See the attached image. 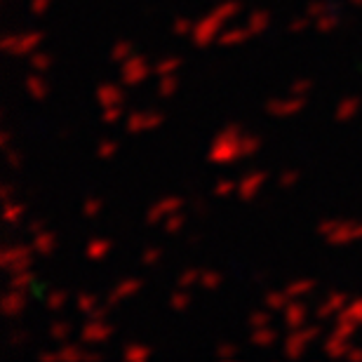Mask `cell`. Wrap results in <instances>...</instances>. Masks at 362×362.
Segmentation results:
<instances>
[{
	"label": "cell",
	"instance_id": "obj_1",
	"mask_svg": "<svg viewBox=\"0 0 362 362\" xmlns=\"http://www.w3.org/2000/svg\"><path fill=\"white\" fill-rule=\"evenodd\" d=\"M43 40L40 33H26V35H7L3 40V50L10 52V54L19 56V54H28V52L33 50L35 45Z\"/></svg>",
	"mask_w": 362,
	"mask_h": 362
},
{
	"label": "cell",
	"instance_id": "obj_2",
	"mask_svg": "<svg viewBox=\"0 0 362 362\" xmlns=\"http://www.w3.org/2000/svg\"><path fill=\"white\" fill-rule=\"evenodd\" d=\"M3 266L12 273H19V271H28L31 266V252L28 247H12V250H5L3 254Z\"/></svg>",
	"mask_w": 362,
	"mask_h": 362
},
{
	"label": "cell",
	"instance_id": "obj_3",
	"mask_svg": "<svg viewBox=\"0 0 362 362\" xmlns=\"http://www.w3.org/2000/svg\"><path fill=\"white\" fill-rule=\"evenodd\" d=\"M148 75V66H146V59L137 56V59H129L127 66L123 68V78L127 85H134V83H141V80Z\"/></svg>",
	"mask_w": 362,
	"mask_h": 362
},
{
	"label": "cell",
	"instance_id": "obj_4",
	"mask_svg": "<svg viewBox=\"0 0 362 362\" xmlns=\"http://www.w3.org/2000/svg\"><path fill=\"white\" fill-rule=\"evenodd\" d=\"M179 209H181V200H179V198H165V200L156 202V205L150 207V212H148V223L160 221V217H167V214L179 212Z\"/></svg>",
	"mask_w": 362,
	"mask_h": 362
},
{
	"label": "cell",
	"instance_id": "obj_5",
	"mask_svg": "<svg viewBox=\"0 0 362 362\" xmlns=\"http://www.w3.org/2000/svg\"><path fill=\"white\" fill-rule=\"evenodd\" d=\"M160 123H162V116H158V113H134V116L129 118L127 129L129 132H144V129L156 127V125H160Z\"/></svg>",
	"mask_w": 362,
	"mask_h": 362
},
{
	"label": "cell",
	"instance_id": "obj_6",
	"mask_svg": "<svg viewBox=\"0 0 362 362\" xmlns=\"http://www.w3.org/2000/svg\"><path fill=\"white\" fill-rule=\"evenodd\" d=\"M303 104H306V101H303V97H294V99L290 101V104H287V101H271V104H268V113H273V116H292V113H296L299 111L301 106H303Z\"/></svg>",
	"mask_w": 362,
	"mask_h": 362
},
{
	"label": "cell",
	"instance_id": "obj_7",
	"mask_svg": "<svg viewBox=\"0 0 362 362\" xmlns=\"http://www.w3.org/2000/svg\"><path fill=\"white\" fill-rule=\"evenodd\" d=\"M108 336H111V327L106 322H89L83 329V341H87V344H92V341L99 344V341H106Z\"/></svg>",
	"mask_w": 362,
	"mask_h": 362
},
{
	"label": "cell",
	"instance_id": "obj_8",
	"mask_svg": "<svg viewBox=\"0 0 362 362\" xmlns=\"http://www.w3.org/2000/svg\"><path fill=\"white\" fill-rule=\"evenodd\" d=\"M97 97H99V101L104 106H116V104H120V101L125 99L123 89L116 87V85H101V87L97 89Z\"/></svg>",
	"mask_w": 362,
	"mask_h": 362
},
{
	"label": "cell",
	"instance_id": "obj_9",
	"mask_svg": "<svg viewBox=\"0 0 362 362\" xmlns=\"http://www.w3.org/2000/svg\"><path fill=\"white\" fill-rule=\"evenodd\" d=\"M219 26H221V19H219L217 14H212V19H209V22L205 19L200 26L195 28V40H198V45H205V35H207V40H209L214 33H217Z\"/></svg>",
	"mask_w": 362,
	"mask_h": 362
},
{
	"label": "cell",
	"instance_id": "obj_10",
	"mask_svg": "<svg viewBox=\"0 0 362 362\" xmlns=\"http://www.w3.org/2000/svg\"><path fill=\"white\" fill-rule=\"evenodd\" d=\"M344 303H346V296L344 294H329L327 299L322 301V306L318 308V318H329L332 313L341 311V308H344Z\"/></svg>",
	"mask_w": 362,
	"mask_h": 362
},
{
	"label": "cell",
	"instance_id": "obj_11",
	"mask_svg": "<svg viewBox=\"0 0 362 362\" xmlns=\"http://www.w3.org/2000/svg\"><path fill=\"white\" fill-rule=\"evenodd\" d=\"M24 308V296L19 294V290H12L10 294H5L3 299V313L5 315H19Z\"/></svg>",
	"mask_w": 362,
	"mask_h": 362
},
{
	"label": "cell",
	"instance_id": "obj_12",
	"mask_svg": "<svg viewBox=\"0 0 362 362\" xmlns=\"http://www.w3.org/2000/svg\"><path fill=\"white\" fill-rule=\"evenodd\" d=\"M263 179H266V174H263V172H254L252 177L242 179V181H240V186H238V188H240V195H242V198H252V195L256 193V188L261 186Z\"/></svg>",
	"mask_w": 362,
	"mask_h": 362
},
{
	"label": "cell",
	"instance_id": "obj_13",
	"mask_svg": "<svg viewBox=\"0 0 362 362\" xmlns=\"http://www.w3.org/2000/svg\"><path fill=\"white\" fill-rule=\"evenodd\" d=\"M141 287V282L139 280H125V282H120L118 284V290L113 292L111 296H108V306H113V303H118L120 299H125L127 294H134V292L139 290Z\"/></svg>",
	"mask_w": 362,
	"mask_h": 362
},
{
	"label": "cell",
	"instance_id": "obj_14",
	"mask_svg": "<svg viewBox=\"0 0 362 362\" xmlns=\"http://www.w3.org/2000/svg\"><path fill=\"white\" fill-rule=\"evenodd\" d=\"M306 344H308V339H306V334L303 332H299V334H292L290 339H287V355L290 357H296L299 353H303V348H306Z\"/></svg>",
	"mask_w": 362,
	"mask_h": 362
},
{
	"label": "cell",
	"instance_id": "obj_15",
	"mask_svg": "<svg viewBox=\"0 0 362 362\" xmlns=\"http://www.w3.org/2000/svg\"><path fill=\"white\" fill-rule=\"evenodd\" d=\"M348 351V344H346V339L341 334H336V336H332V339L325 344V353L327 355H332V357H339V355H344V353Z\"/></svg>",
	"mask_w": 362,
	"mask_h": 362
},
{
	"label": "cell",
	"instance_id": "obj_16",
	"mask_svg": "<svg viewBox=\"0 0 362 362\" xmlns=\"http://www.w3.org/2000/svg\"><path fill=\"white\" fill-rule=\"evenodd\" d=\"M108 250H111V242H108V240L97 238V240H92V242L87 245V256H89V259H101V256L108 254Z\"/></svg>",
	"mask_w": 362,
	"mask_h": 362
},
{
	"label": "cell",
	"instance_id": "obj_17",
	"mask_svg": "<svg viewBox=\"0 0 362 362\" xmlns=\"http://www.w3.org/2000/svg\"><path fill=\"white\" fill-rule=\"evenodd\" d=\"M357 108H360V99H357V97H348V99L336 108V120H348Z\"/></svg>",
	"mask_w": 362,
	"mask_h": 362
},
{
	"label": "cell",
	"instance_id": "obj_18",
	"mask_svg": "<svg viewBox=\"0 0 362 362\" xmlns=\"http://www.w3.org/2000/svg\"><path fill=\"white\" fill-rule=\"evenodd\" d=\"M35 250H38L40 254H50V252L54 250V235H52L50 231H40V233L35 235Z\"/></svg>",
	"mask_w": 362,
	"mask_h": 362
},
{
	"label": "cell",
	"instance_id": "obj_19",
	"mask_svg": "<svg viewBox=\"0 0 362 362\" xmlns=\"http://www.w3.org/2000/svg\"><path fill=\"white\" fill-rule=\"evenodd\" d=\"M275 339H278V334H275L273 329H268V325L266 327H256V332L252 334V341L256 346H271Z\"/></svg>",
	"mask_w": 362,
	"mask_h": 362
},
{
	"label": "cell",
	"instance_id": "obj_20",
	"mask_svg": "<svg viewBox=\"0 0 362 362\" xmlns=\"http://www.w3.org/2000/svg\"><path fill=\"white\" fill-rule=\"evenodd\" d=\"M252 31H245V28H231V31H226V33H221V45H235L240 43V40H247V35H250Z\"/></svg>",
	"mask_w": 362,
	"mask_h": 362
},
{
	"label": "cell",
	"instance_id": "obj_21",
	"mask_svg": "<svg viewBox=\"0 0 362 362\" xmlns=\"http://www.w3.org/2000/svg\"><path fill=\"white\" fill-rule=\"evenodd\" d=\"M26 87H28V92H31L35 99H43V97L47 94V85H45V80L38 78V75H31V78L26 80Z\"/></svg>",
	"mask_w": 362,
	"mask_h": 362
},
{
	"label": "cell",
	"instance_id": "obj_22",
	"mask_svg": "<svg viewBox=\"0 0 362 362\" xmlns=\"http://www.w3.org/2000/svg\"><path fill=\"white\" fill-rule=\"evenodd\" d=\"M303 315H306V308L299 306V303H292L290 308H287V313H284V320H287V325L290 327H299V320H303Z\"/></svg>",
	"mask_w": 362,
	"mask_h": 362
},
{
	"label": "cell",
	"instance_id": "obj_23",
	"mask_svg": "<svg viewBox=\"0 0 362 362\" xmlns=\"http://www.w3.org/2000/svg\"><path fill=\"white\" fill-rule=\"evenodd\" d=\"M268 26V14L266 12H252L250 14V31L252 33H261Z\"/></svg>",
	"mask_w": 362,
	"mask_h": 362
},
{
	"label": "cell",
	"instance_id": "obj_24",
	"mask_svg": "<svg viewBox=\"0 0 362 362\" xmlns=\"http://www.w3.org/2000/svg\"><path fill=\"white\" fill-rule=\"evenodd\" d=\"M238 146H240V156H252V153L259 150V139L256 137H240Z\"/></svg>",
	"mask_w": 362,
	"mask_h": 362
},
{
	"label": "cell",
	"instance_id": "obj_25",
	"mask_svg": "<svg viewBox=\"0 0 362 362\" xmlns=\"http://www.w3.org/2000/svg\"><path fill=\"white\" fill-rule=\"evenodd\" d=\"M200 284L205 290H217L221 284V275L214 273V271H207V273H200Z\"/></svg>",
	"mask_w": 362,
	"mask_h": 362
},
{
	"label": "cell",
	"instance_id": "obj_26",
	"mask_svg": "<svg viewBox=\"0 0 362 362\" xmlns=\"http://www.w3.org/2000/svg\"><path fill=\"white\" fill-rule=\"evenodd\" d=\"M313 287H315V282H313V280H299V282H292V284H290V290H287V294H290V296L306 294V292H311Z\"/></svg>",
	"mask_w": 362,
	"mask_h": 362
},
{
	"label": "cell",
	"instance_id": "obj_27",
	"mask_svg": "<svg viewBox=\"0 0 362 362\" xmlns=\"http://www.w3.org/2000/svg\"><path fill=\"white\" fill-rule=\"evenodd\" d=\"M287 296H290V294H282V292H268V294H266V306L273 308V311H278V308L284 306Z\"/></svg>",
	"mask_w": 362,
	"mask_h": 362
},
{
	"label": "cell",
	"instance_id": "obj_28",
	"mask_svg": "<svg viewBox=\"0 0 362 362\" xmlns=\"http://www.w3.org/2000/svg\"><path fill=\"white\" fill-rule=\"evenodd\" d=\"M33 282V275L28 271H19L14 278H12V290H26V284Z\"/></svg>",
	"mask_w": 362,
	"mask_h": 362
},
{
	"label": "cell",
	"instance_id": "obj_29",
	"mask_svg": "<svg viewBox=\"0 0 362 362\" xmlns=\"http://www.w3.org/2000/svg\"><path fill=\"white\" fill-rule=\"evenodd\" d=\"M334 10V5L332 3H313V5H308V17H322V14H327V12Z\"/></svg>",
	"mask_w": 362,
	"mask_h": 362
},
{
	"label": "cell",
	"instance_id": "obj_30",
	"mask_svg": "<svg viewBox=\"0 0 362 362\" xmlns=\"http://www.w3.org/2000/svg\"><path fill=\"white\" fill-rule=\"evenodd\" d=\"M177 89V78L174 75H162L160 80V87H158V92H160V97H169Z\"/></svg>",
	"mask_w": 362,
	"mask_h": 362
},
{
	"label": "cell",
	"instance_id": "obj_31",
	"mask_svg": "<svg viewBox=\"0 0 362 362\" xmlns=\"http://www.w3.org/2000/svg\"><path fill=\"white\" fill-rule=\"evenodd\" d=\"M181 226H184V214H179V212H172L167 217V221H165V228H167V233H177Z\"/></svg>",
	"mask_w": 362,
	"mask_h": 362
},
{
	"label": "cell",
	"instance_id": "obj_32",
	"mask_svg": "<svg viewBox=\"0 0 362 362\" xmlns=\"http://www.w3.org/2000/svg\"><path fill=\"white\" fill-rule=\"evenodd\" d=\"M52 64V56L50 54H43V52H38V54L31 56V66L35 68V71H45V68H50Z\"/></svg>",
	"mask_w": 362,
	"mask_h": 362
},
{
	"label": "cell",
	"instance_id": "obj_33",
	"mask_svg": "<svg viewBox=\"0 0 362 362\" xmlns=\"http://www.w3.org/2000/svg\"><path fill=\"white\" fill-rule=\"evenodd\" d=\"M150 351L148 348H137V346H127L125 348V357L127 360H144V357H148Z\"/></svg>",
	"mask_w": 362,
	"mask_h": 362
},
{
	"label": "cell",
	"instance_id": "obj_34",
	"mask_svg": "<svg viewBox=\"0 0 362 362\" xmlns=\"http://www.w3.org/2000/svg\"><path fill=\"white\" fill-rule=\"evenodd\" d=\"M238 10H240V5H238V3H226V5H221L217 12H214V14H217V17L223 22V19L233 17V14H235V12H238Z\"/></svg>",
	"mask_w": 362,
	"mask_h": 362
},
{
	"label": "cell",
	"instance_id": "obj_35",
	"mask_svg": "<svg viewBox=\"0 0 362 362\" xmlns=\"http://www.w3.org/2000/svg\"><path fill=\"white\" fill-rule=\"evenodd\" d=\"M94 303H97V296H92V294H80L78 296V306H80V311H85V313H92L94 311Z\"/></svg>",
	"mask_w": 362,
	"mask_h": 362
},
{
	"label": "cell",
	"instance_id": "obj_36",
	"mask_svg": "<svg viewBox=\"0 0 362 362\" xmlns=\"http://www.w3.org/2000/svg\"><path fill=\"white\" fill-rule=\"evenodd\" d=\"M129 52H132V45L125 43V40H123V43H118V47L111 52V56L116 59V62H123V59L129 54Z\"/></svg>",
	"mask_w": 362,
	"mask_h": 362
},
{
	"label": "cell",
	"instance_id": "obj_37",
	"mask_svg": "<svg viewBox=\"0 0 362 362\" xmlns=\"http://www.w3.org/2000/svg\"><path fill=\"white\" fill-rule=\"evenodd\" d=\"M355 320H346V315H341V327H336V334H341V336H348V334H353L355 332Z\"/></svg>",
	"mask_w": 362,
	"mask_h": 362
},
{
	"label": "cell",
	"instance_id": "obj_38",
	"mask_svg": "<svg viewBox=\"0 0 362 362\" xmlns=\"http://www.w3.org/2000/svg\"><path fill=\"white\" fill-rule=\"evenodd\" d=\"M68 325L66 322H54V327H52V336H54L56 341H66V336H68Z\"/></svg>",
	"mask_w": 362,
	"mask_h": 362
},
{
	"label": "cell",
	"instance_id": "obj_39",
	"mask_svg": "<svg viewBox=\"0 0 362 362\" xmlns=\"http://www.w3.org/2000/svg\"><path fill=\"white\" fill-rule=\"evenodd\" d=\"M177 66H179V59H174V56H172V59H165L160 66H156V73H158V75H167V73L174 71Z\"/></svg>",
	"mask_w": 362,
	"mask_h": 362
},
{
	"label": "cell",
	"instance_id": "obj_40",
	"mask_svg": "<svg viewBox=\"0 0 362 362\" xmlns=\"http://www.w3.org/2000/svg\"><path fill=\"white\" fill-rule=\"evenodd\" d=\"M5 209H7V212H5V221H7V223H14L19 217H22V212H24V207H22V205L14 207V205H10V202H7Z\"/></svg>",
	"mask_w": 362,
	"mask_h": 362
},
{
	"label": "cell",
	"instance_id": "obj_41",
	"mask_svg": "<svg viewBox=\"0 0 362 362\" xmlns=\"http://www.w3.org/2000/svg\"><path fill=\"white\" fill-rule=\"evenodd\" d=\"M169 301H172V306L177 308V311H184V308L188 306L190 296H188V294H184V292H177V294H174V296H172V299H169Z\"/></svg>",
	"mask_w": 362,
	"mask_h": 362
},
{
	"label": "cell",
	"instance_id": "obj_42",
	"mask_svg": "<svg viewBox=\"0 0 362 362\" xmlns=\"http://www.w3.org/2000/svg\"><path fill=\"white\" fill-rule=\"evenodd\" d=\"M268 313H261V311H256V313H252L250 315V325L252 327H266L268 325Z\"/></svg>",
	"mask_w": 362,
	"mask_h": 362
},
{
	"label": "cell",
	"instance_id": "obj_43",
	"mask_svg": "<svg viewBox=\"0 0 362 362\" xmlns=\"http://www.w3.org/2000/svg\"><path fill=\"white\" fill-rule=\"evenodd\" d=\"M336 24H339V19L332 14V17H318V28L320 31H332V28H336Z\"/></svg>",
	"mask_w": 362,
	"mask_h": 362
},
{
	"label": "cell",
	"instance_id": "obj_44",
	"mask_svg": "<svg viewBox=\"0 0 362 362\" xmlns=\"http://www.w3.org/2000/svg\"><path fill=\"white\" fill-rule=\"evenodd\" d=\"M78 357H83V353L78 348H73V346H66V348L59 351V360H78Z\"/></svg>",
	"mask_w": 362,
	"mask_h": 362
},
{
	"label": "cell",
	"instance_id": "obj_45",
	"mask_svg": "<svg viewBox=\"0 0 362 362\" xmlns=\"http://www.w3.org/2000/svg\"><path fill=\"white\" fill-rule=\"evenodd\" d=\"M101 209V202L97 200V198H89L87 202H85V217H97Z\"/></svg>",
	"mask_w": 362,
	"mask_h": 362
},
{
	"label": "cell",
	"instance_id": "obj_46",
	"mask_svg": "<svg viewBox=\"0 0 362 362\" xmlns=\"http://www.w3.org/2000/svg\"><path fill=\"white\" fill-rule=\"evenodd\" d=\"M64 301H66V292H54V294H50V299H47V306H50V308H62Z\"/></svg>",
	"mask_w": 362,
	"mask_h": 362
},
{
	"label": "cell",
	"instance_id": "obj_47",
	"mask_svg": "<svg viewBox=\"0 0 362 362\" xmlns=\"http://www.w3.org/2000/svg\"><path fill=\"white\" fill-rule=\"evenodd\" d=\"M116 148H118L116 141H101V144H99V156L101 158H111L113 153H116Z\"/></svg>",
	"mask_w": 362,
	"mask_h": 362
},
{
	"label": "cell",
	"instance_id": "obj_48",
	"mask_svg": "<svg viewBox=\"0 0 362 362\" xmlns=\"http://www.w3.org/2000/svg\"><path fill=\"white\" fill-rule=\"evenodd\" d=\"M235 190V181H219L217 188H214V193L217 195H231Z\"/></svg>",
	"mask_w": 362,
	"mask_h": 362
},
{
	"label": "cell",
	"instance_id": "obj_49",
	"mask_svg": "<svg viewBox=\"0 0 362 362\" xmlns=\"http://www.w3.org/2000/svg\"><path fill=\"white\" fill-rule=\"evenodd\" d=\"M195 280H200V273L198 271H186L181 278H179V287H186V284H193Z\"/></svg>",
	"mask_w": 362,
	"mask_h": 362
},
{
	"label": "cell",
	"instance_id": "obj_50",
	"mask_svg": "<svg viewBox=\"0 0 362 362\" xmlns=\"http://www.w3.org/2000/svg\"><path fill=\"white\" fill-rule=\"evenodd\" d=\"M118 118H120V106H106V111H104V120L106 123H116Z\"/></svg>",
	"mask_w": 362,
	"mask_h": 362
},
{
	"label": "cell",
	"instance_id": "obj_51",
	"mask_svg": "<svg viewBox=\"0 0 362 362\" xmlns=\"http://www.w3.org/2000/svg\"><path fill=\"white\" fill-rule=\"evenodd\" d=\"M188 31H190V22H186V19H177V24H174V33L186 35Z\"/></svg>",
	"mask_w": 362,
	"mask_h": 362
},
{
	"label": "cell",
	"instance_id": "obj_52",
	"mask_svg": "<svg viewBox=\"0 0 362 362\" xmlns=\"http://www.w3.org/2000/svg\"><path fill=\"white\" fill-rule=\"evenodd\" d=\"M296 179H299V172H284L280 177V186H292Z\"/></svg>",
	"mask_w": 362,
	"mask_h": 362
},
{
	"label": "cell",
	"instance_id": "obj_53",
	"mask_svg": "<svg viewBox=\"0 0 362 362\" xmlns=\"http://www.w3.org/2000/svg\"><path fill=\"white\" fill-rule=\"evenodd\" d=\"M47 3H50V0H33V3H31V10H33L35 14H43V12L47 10Z\"/></svg>",
	"mask_w": 362,
	"mask_h": 362
},
{
	"label": "cell",
	"instance_id": "obj_54",
	"mask_svg": "<svg viewBox=\"0 0 362 362\" xmlns=\"http://www.w3.org/2000/svg\"><path fill=\"white\" fill-rule=\"evenodd\" d=\"M308 87H311V80H299V83L292 85V92H294V94H299V92H306Z\"/></svg>",
	"mask_w": 362,
	"mask_h": 362
},
{
	"label": "cell",
	"instance_id": "obj_55",
	"mask_svg": "<svg viewBox=\"0 0 362 362\" xmlns=\"http://www.w3.org/2000/svg\"><path fill=\"white\" fill-rule=\"evenodd\" d=\"M158 256H160V250H156V247H153V250H148L144 254V263H153V261H158Z\"/></svg>",
	"mask_w": 362,
	"mask_h": 362
},
{
	"label": "cell",
	"instance_id": "obj_56",
	"mask_svg": "<svg viewBox=\"0 0 362 362\" xmlns=\"http://www.w3.org/2000/svg\"><path fill=\"white\" fill-rule=\"evenodd\" d=\"M235 355V348L233 346H219V357H233Z\"/></svg>",
	"mask_w": 362,
	"mask_h": 362
},
{
	"label": "cell",
	"instance_id": "obj_57",
	"mask_svg": "<svg viewBox=\"0 0 362 362\" xmlns=\"http://www.w3.org/2000/svg\"><path fill=\"white\" fill-rule=\"evenodd\" d=\"M306 24H308V19H294V22H292V26H290V31H303V28H306Z\"/></svg>",
	"mask_w": 362,
	"mask_h": 362
},
{
	"label": "cell",
	"instance_id": "obj_58",
	"mask_svg": "<svg viewBox=\"0 0 362 362\" xmlns=\"http://www.w3.org/2000/svg\"><path fill=\"white\" fill-rule=\"evenodd\" d=\"M7 160H10L12 167H19V165H22V158H17V153H14V150H7Z\"/></svg>",
	"mask_w": 362,
	"mask_h": 362
},
{
	"label": "cell",
	"instance_id": "obj_59",
	"mask_svg": "<svg viewBox=\"0 0 362 362\" xmlns=\"http://www.w3.org/2000/svg\"><path fill=\"white\" fill-rule=\"evenodd\" d=\"M346 355L351 357V360H362V348H351Z\"/></svg>",
	"mask_w": 362,
	"mask_h": 362
},
{
	"label": "cell",
	"instance_id": "obj_60",
	"mask_svg": "<svg viewBox=\"0 0 362 362\" xmlns=\"http://www.w3.org/2000/svg\"><path fill=\"white\" fill-rule=\"evenodd\" d=\"M31 233H40V228H43V221H31Z\"/></svg>",
	"mask_w": 362,
	"mask_h": 362
},
{
	"label": "cell",
	"instance_id": "obj_61",
	"mask_svg": "<svg viewBox=\"0 0 362 362\" xmlns=\"http://www.w3.org/2000/svg\"><path fill=\"white\" fill-rule=\"evenodd\" d=\"M353 3H355V5H362V0H353Z\"/></svg>",
	"mask_w": 362,
	"mask_h": 362
}]
</instances>
